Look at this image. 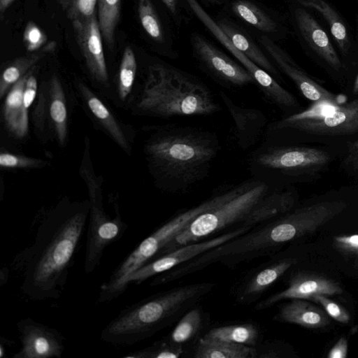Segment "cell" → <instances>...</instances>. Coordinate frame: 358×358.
<instances>
[{
	"label": "cell",
	"mask_w": 358,
	"mask_h": 358,
	"mask_svg": "<svg viewBox=\"0 0 358 358\" xmlns=\"http://www.w3.org/2000/svg\"><path fill=\"white\" fill-rule=\"evenodd\" d=\"M48 101L50 121L57 141L63 145L67 136V110L63 87L56 75L50 80Z\"/></svg>",
	"instance_id": "4316f807"
},
{
	"label": "cell",
	"mask_w": 358,
	"mask_h": 358,
	"mask_svg": "<svg viewBox=\"0 0 358 358\" xmlns=\"http://www.w3.org/2000/svg\"><path fill=\"white\" fill-rule=\"evenodd\" d=\"M71 22L76 41L91 75L99 83H108V74L102 45V35L96 15L75 20Z\"/></svg>",
	"instance_id": "5bb4252c"
},
{
	"label": "cell",
	"mask_w": 358,
	"mask_h": 358,
	"mask_svg": "<svg viewBox=\"0 0 358 358\" xmlns=\"http://www.w3.org/2000/svg\"><path fill=\"white\" fill-rule=\"evenodd\" d=\"M161 1L165 6L175 24L180 27L182 20L180 0H161Z\"/></svg>",
	"instance_id": "ab89813d"
},
{
	"label": "cell",
	"mask_w": 358,
	"mask_h": 358,
	"mask_svg": "<svg viewBox=\"0 0 358 358\" xmlns=\"http://www.w3.org/2000/svg\"><path fill=\"white\" fill-rule=\"evenodd\" d=\"M98 22L103 38L112 49L115 41V31L118 24L121 0H98Z\"/></svg>",
	"instance_id": "f546056e"
},
{
	"label": "cell",
	"mask_w": 358,
	"mask_h": 358,
	"mask_svg": "<svg viewBox=\"0 0 358 358\" xmlns=\"http://www.w3.org/2000/svg\"><path fill=\"white\" fill-rule=\"evenodd\" d=\"M202 315L199 308H192L187 312L173 329L170 343L180 345L192 339L200 330Z\"/></svg>",
	"instance_id": "1f68e13d"
},
{
	"label": "cell",
	"mask_w": 358,
	"mask_h": 358,
	"mask_svg": "<svg viewBox=\"0 0 358 358\" xmlns=\"http://www.w3.org/2000/svg\"><path fill=\"white\" fill-rule=\"evenodd\" d=\"M216 22L238 50L273 77H280L278 69L244 29L227 17Z\"/></svg>",
	"instance_id": "d6986e66"
},
{
	"label": "cell",
	"mask_w": 358,
	"mask_h": 358,
	"mask_svg": "<svg viewBox=\"0 0 358 358\" xmlns=\"http://www.w3.org/2000/svg\"><path fill=\"white\" fill-rule=\"evenodd\" d=\"M138 107L162 117L209 115L221 110L206 85L186 73L162 64L150 66Z\"/></svg>",
	"instance_id": "277c9868"
},
{
	"label": "cell",
	"mask_w": 358,
	"mask_h": 358,
	"mask_svg": "<svg viewBox=\"0 0 358 358\" xmlns=\"http://www.w3.org/2000/svg\"><path fill=\"white\" fill-rule=\"evenodd\" d=\"M136 60L132 49L127 46L124 50L118 75L117 90L120 98L124 101L130 94L136 73Z\"/></svg>",
	"instance_id": "d6a6232c"
},
{
	"label": "cell",
	"mask_w": 358,
	"mask_h": 358,
	"mask_svg": "<svg viewBox=\"0 0 358 358\" xmlns=\"http://www.w3.org/2000/svg\"><path fill=\"white\" fill-rule=\"evenodd\" d=\"M252 228L253 227L250 226H238V228L213 238L189 243L155 257L128 277L125 282L126 287L130 284L139 285L150 278L169 271L208 250L246 233Z\"/></svg>",
	"instance_id": "30bf717a"
},
{
	"label": "cell",
	"mask_w": 358,
	"mask_h": 358,
	"mask_svg": "<svg viewBox=\"0 0 358 358\" xmlns=\"http://www.w3.org/2000/svg\"><path fill=\"white\" fill-rule=\"evenodd\" d=\"M301 5L315 8L328 22L331 32L343 52L348 50L350 43L346 30L341 18L337 13L324 0H294Z\"/></svg>",
	"instance_id": "f1b7e54d"
},
{
	"label": "cell",
	"mask_w": 358,
	"mask_h": 358,
	"mask_svg": "<svg viewBox=\"0 0 358 358\" xmlns=\"http://www.w3.org/2000/svg\"><path fill=\"white\" fill-rule=\"evenodd\" d=\"M15 0H0V19L3 20L4 14Z\"/></svg>",
	"instance_id": "7bdbcfd3"
},
{
	"label": "cell",
	"mask_w": 358,
	"mask_h": 358,
	"mask_svg": "<svg viewBox=\"0 0 358 358\" xmlns=\"http://www.w3.org/2000/svg\"><path fill=\"white\" fill-rule=\"evenodd\" d=\"M45 33L33 21H29L23 33V43L27 52H34L42 49L46 44Z\"/></svg>",
	"instance_id": "e575fe53"
},
{
	"label": "cell",
	"mask_w": 358,
	"mask_h": 358,
	"mask_svg": "<svg viewBox=\"0 0 358 358\" xmlns=\"http://www.w3.org/2000/svg\"><path fill=\"white\" fill-rule=\"evenodd\" d=\"M343 289L335 281L325 277L308 273H297L289 280L287 289L273 294L259 302L255 309L262 310L267 309L275 303L284 299H308L319 294L327 296L340 294Z\"/></svg>",
	"instance_id": "9a60e30c"
},
{
	"label": "cell",
	"mask_w": 358,
	"mask_h": 358,
	"mask_svg": "<svg viewBox=\"0 0 358 358\" xmlns=\"http://www.w3.org/2000/svg\"><path fill=\"white\" fill-rule=\"evenodd\" d=\"M295 203L292 191H270L256 204L240 226L256 225L289 213Z\"/></svg>",
	"instance_id": "ffe728a7"
},
{
	"label": "cell",
	"mask_w": 358,
	"mask_h": 358,
	"mask_svg": "<svg viewBox=\"0 0 358 358\" xmlns=\"http://www.w3.org/2000/svg\"><path fill=\"white\" fill-rule=\"evenodd\" d=\"M255 347L202 337L194 350L196 358H255Z\"/></svg>",
	"instance_id": "484cf974"
},
{
	"label": "cell",
	"mask_w": 358,
	"mask_h": 358,
	"mask_svg": "<svg viewBox=\"0 0 358 358\" xmlns=\"http://www.w3.org/2000/svg\"><path fill=\"white\" fill-rule=\"evenodd\" d=\"M352 92L355 94H358V74H357V78H356V79L355 80Z\"/></svg>",
	"instance_id": "bcb514c9"
},
{
	"label": "cell",
	"mask_w": 358,
	"mask_h": 358,
	"mask_svg": "<svg viewBox=\"0 0 358 358\" xmlns=\"http://www.w3.org/2000/svg\"><path fill=\"white\" fill-rule=\"evenodd\" d=\"M90 169H83L90 196L89 223L87 229L84 270L92 273L99 265L105 249L120 240L128 224L120 216L117 207L112 218L104 211L101 187L93 178Z\"/></svg>",
	"instance_id": "ba28073f"
},
{
	"label": "cell",
	"mask_w": 358,
	"mask_h": 358,
	"mask_svg": "<svg viewBox=\"0 0 358 358\" xmlns=\"http://www.w3.org/2000/svg\"><path fill=\"white\" fill-rule=\"evenodd\" d=\"M296 262V258L286 257L267 262L253 269L237 289L238 302L245 304L256 301Z\"/></svg>",
	"instance_id": "2e32d148"
},
{
	"label": "cell",
	"mask_w": 358,
	"mask_h": 358,
	"mask_svg": "<svg viewBox=\"0 0 358 358\" xmlns=\"http://www.w3.org/2000/svg\"><path fill=\"white\" fill-rule=\"evenodd\" d=\"M203 337L255 347L258 341L259 331L252 324H231L215 327Z\"/></svg>",
	"instance_id": "83f0119b"
},
{
	"label": "cell",
	"mask_w": 358,
	"mask_h": 358,
	"mask_svg": "<svg viewBox=\"0 0 358 358\" xmlns=\"http://www.w3.org/2000/svg\"><path fill=\"white\" fill-rule=\"evenodd\" d=\"M270 187L269 185L258 179L243 182L238 193L192 220L155 257L198 242L233 224L241 225L256 204L270 191Z\"/></svg>",
	"instance_id": "8992f818"
},
{
	"label": "cell",
	"mask_w": 358,
	"mask_h": 358,
	"mask_svg": "<svg viewBox=\"0 0 358 358\" xmlns=\"http://www.w3.org/2000/svg\"><path fill=\"white\" fill-rule=\"evenodd\" d=\"M348 354V341L345 337H341L330 350L328 358H345Z\"/></svg>",
	"instance_id": "b9f144b4"
},
{
	"label": "cell",
	"mask_w": 358,
	"mask_h": 358,
	"mask_svg": "<svg viewBox=\"0 0 358 358\" xmlns=\"http://www.w3.org/2000/svg\"><path fill=\"white\" fill-rule=\"evenodd\" d=\"M275 320L307 328H321L330 323L328 315L320 308L300 299L284 304Z\"/></svg>",
	"instance_id": "44dd1931"
},
{
	"label": "cell",
	"mask_w": 358,
	"mask_h": 358,
	"mask_svg": "<svg viewBox=\"0 0 358 358\" xmlns=\"http://www.w3.org/2000/svg\"><path fill=\"white\" fill-rule=\"evenodd\" d=\"M80 92L91 113L113 139L125 151L130 147L117 120L104 103L83 83L78 85Z\"/></svg>",
	"instance_id": "cb8c5ba5"
},
{
	"label": "cell",
	"mask_w": 358,
	"mask_h": 358,
	"mask_svg": "<svg viewBox=\"0 0 358 358\" xmlns=\"http://www.w3.org/2000/svg\"><path fill=\"white\" fill-rule=\"evenodd\" d=\"M56 43L52 41L42 49L34 52L19 57L9 63L2 71L0 77V98L8 92L10 89L24 77L45 55L55 50Z\"/></svg>",
	"instance_id": "603a6c76"
},
{
	"label": "cell",
	"mask_w": 358,
	"mask_h": 358,
	"mask_svg": "<svg viewBox=\"0 0 358 358\" xmlns=\"http://www.w3.org/2000/svg\"><path fill=\"white\" fill-rule=\"evenodd\" d=\"M311 301L320 303L334 320L343 324H348L350 322L349 313L343 306L329 299L327 295H316Z\"/></svg>",
	"instance_id": "74e56055"
},
{
	"label": "cell",
	"mask_w": 358,
	"mask_h": 358,
	"mask_svg": "<svg viewBox=\"0 0 358 358\" xmlns=\"http://www.w3.org/2000/svg\"><path fill=\"white\" fill-rule=\"evenodd\" d=\"M71 0H58L64 10L66 8Z\"/></svg>",
	"instance_id": "f6af8a7d"
},
{
	"label": "cell",
	"mask_w": 358,
	"mask_h": 358,
	"mask_svg": "<svg viewBox=\"0 0 358 358\" xmlns=\"http://www.w3.org/2000/svg\"><path fill=\"white\" fill-rule=\"evenodd\" d=\"M208 282L179 287L149 296L122 309L102 329L101 339L113 345H132L169 324L178 313L210 292Z\"/></svg>",
	"instance_id": "3957f363"
},
{
	"label": "cell",
	"mask_w": 358,
	"mask_h": 358,
	"mask_svg": "<svg viewBox=\"0 0 358 358\" xmlns=\"http://www.w3.org/2000/svg\"><path fill=\"white\" fill-rule=\"evenodd\" d=\"M232 13L243 22L262 33L274 34L278 31V23L262 6L251 0H234L230 4Z\"/></svg>",
	"instance_id": "d4e9b609"
},
{
	"label": "cell",
	"mask_w": 358,
	"mask_h": 358,
	"mask_svg": "<svg viewBox=\"0 0 358 358\" xmlns=\"http://www.w3.org/2000/svg\"><path fill=\"white\" fill-rule=\"evenodd\" d=\"M45 162L32 157H28L8 152H1L0 166L7 169L39 168L45 166Z\"/></svg>",
	"instance_id": "d590c367"
},
{
	"label": "cell",
	"mask_w": 358,
	"mask_h": 358,
	"mask_svg": "<svg viewBox=\"0 0 358 358\" xmlns=\"http://www.w3.org/2000/svg\"><path fill=\"white\" fill-rule=\"evenodd\" d=\"M220 150L215 133L178 124L162 128L145 146L159 186L171 193L187 192L204 180Z\"/></svg>",
	"instance_id": "7a4b0ae2"
},
{
	"label": "cell",
	"mask_w": 358,
	"mask_h": 358,
	"mask_svg": "<svg viewBox=\"0 0 358 358\" xmlns=\"http://www.w3.org/2000/svg\"><path fill=\"white\" fill-rule=\"evenodd\" d=\"M194 54L203 69L217 81L228 87L255 83L250 73L199 34L191 36Z\"/></svg>",
	"instance_id": "8fae6325"
},
{
	"label": "cell",
	"mask_w": 358,
	"mask_h": 358,
	"mask_svg": "<svg viewBox=\"0 0 358 358\" xmlns=\"http://www.w3.org/2000/svg\"><path fill=\"white\" fill-rule=\"evenodd\" d=\"M89 213L90 201L59 205L39 223L32 243L15 257L12 266L20 274V289L28 299L62 296Z\"/></svg>",
	"instance_id": "6da1fadb"
},
{
	"label": "cell",
	"mask_w": 358,
	"mask_h": 358,
	"mask_svg": "<svg viewBox=\"0 0 358 358\" xmlns=\"http://www.w3.org/2000/svg\"><path fill=\"white\" fill-rule=\"evenodd\" d=\"M138 18L148 36L158 44L166 42V33L152 0H136Z\"/></svg>",
	"instance_id": "4dcf8cb0"
},
{
	"label": "cell",
	"mask_w": 358,
	"mask_h": 358,
	"mask_svg": "<svg viewBox=\"0 0 358 358\" xmlns=\"http://www.w3.org/2000/svg\"><path fill=\"white\" fill-rule=\"evenodd\" d=\"M243 183L220 192L203 203L173 217L143 239L114 269L101 287L98 301L109 302L127 289L128 277L158 253L192 220L201 213L217 207L239 192Z\"/></svg>",
	"instance_id": "5b68a950"
},
{
	"label": "cell",
	"mask_w": 358,
	"mask_h": 358,
	"mask_svg": "<svg viewBox=\"0 0 358 358\" xmlns=\"http://www.w3.org/2000/svg\"><path fill=\"white\" fill-rule=\"evenodd\" d=\"M329 161V154L316 148L264 145L253 152L249 163L256 179L269 185L277 176L313 173Z\"/></svg>",
	"instance_id": "52a82bcc"
},
{
	"label": "cell",
	"mask_w": 358,
	"mask_h": 358,
	"mask_svg": "<svg viewBox=\"0 0 358 358\" xmlns=\"http://www.w3.org/2000/svg\"><path fill=\"white\" fill-rule=\"evenodd\" d=\"M336 248L343 254L358 258V234L334 237Z\"/></svg>",
	"instance_id": "f35d334b"
},
{
	"label": "cell",
	"mask_w": 358,
	"mask_h": 358,
	"mask_svg": "<svg viewBox=\"0 0 358 358\" xmlns=\"http://www.w3.org/2000/svg\"><path fill=\"white\" fill-rule=\"evenodd\" d=\"M183 352L181 346L171 343L157 342L152 345L138 350L127 355L124 358H178Z\"/></svg>",
	"instance_id": "836d02e7"
},
{
	"label": "cell",
	"mask_w": 358,
	"mask_h": 358,
	"mask_svg": "<svg viewBox=\"0 0 358 358\" xmlns=\"http://www.w3.org/2000/svg\"><path fill=\"white\" fill-rule=\"evenodd\" d=\"M286 130H296L313 135L340 136L358 131V98L344 105H333L324 113L315 109L291 115L267 129L271 136Z\"/></svg>",
	"instance_id": "9c48e42d"
},
{
	"label": "cell",
	"mask_w": 358,
	"mask_h": 358,
	"mask_svg": "<svg viewBox=\"0 0 358 358\" xmlns=\"http://www.w3.org/2000/svg\"><path fill=\"white\" fill-rule=\"evenodd\" d=\"M259 41L278 67L296 85L301 94L315 103L337 104V98L306 74L271 38L261 35Z\"/></svg>",
	"instance_id": "4fadbf2b"
},
{
	"label": "cell",
	"mask_w": 358,
	"mask_h": 358,
	"mask_svg": "<svg viewBox=\"0 0 358 358\" xmlns=\"http://www.w3.org/2000/svg\"><path fill=\"white\" fill-rule=\"evenodd\" d=\"M294 15L298 28L306 42L332 68L338 70L341 61L327 33L304 9L296 8Z\"/></svg>",
	"instance_id": "ac0fdd59"
},
{
	"label": "cell",
	"mask_w": 358,
	"mask_h": 358,
	"mask_svg": "<svg viewBox=\"0 0 358 358\" xmlns=\"http://www.w3.org/2000/svg\"><path fill=\"white\" fill-rule=\"evenodd\" d=\"M344 161L348 167L358 171V138L349 145Z\"/></svg>",
	"instance_id": "60d3db41"
},
{
	"label": "cell",
	"mask_w": 358,
	"mask_h": 358,
	"mask_svg": "<svg viewBox=\"0 0 358 358\" xmlns=\"http://www.w3.org/2000/svg\"><path fill=\"white\" fill-rule=\"evenodd\" d=\"M98 0H71L64 10L71 21L90 17L95 13Z\"/></svg>",
	"instance_id": "8d00e7d4"
},
{
	"label": "cell",
	"mask_w": 358,
	"mask_h": 358,
	"mask_svg": "<svg viewBox=\"0 0 358 358\" xmlns=\"http://www.w3.org/2000/svg\"><path fill=\"white\" fill-rule=\"evenodd\" d=\"M220 96L234 121L233 134L237 145L241 149L247 150L265 131L266 116L260 110L237 105L223 91L220 92Z\"/></svg>",
	"instance_id": "e0dca14e"
},
{
	"label": "cell",
	"mask_w": 358,
	"mask_h": 358,
	"mask_svg": "<svg viewBox=\"0 0 358 358\" xmlns=\"http://www.w3.org/2000/svg\"><path fill=\"white\" fill-rule=\"evenodd\" d=\"M206 3L211 5L221 6L227 2V0H203Z\"/></svg>",
	"instance_id": "ee69618b"
},
{
	"label": "cell",
	"mask_w": 358,
	"mask_h": 358,
	"mask_svg": "<svg viewBox=\"0 0 358 358\" xmlns=\"http://www.w3.org/2000/svg\"><path fill=\"white\" fill-rule=\"evenodd\" d=\"M21 343L13 358H60L65 338L56 329L27 317L17 323Z\"/></svg>",
	"instance_id": "7c38bea8"
},
{
	"label": "cell",
	"mask_w": 358,
	"mask_h": 358,
	"mask_svg": "<svg viewBox=\"0 0 358 358\" xmlns=\"http://www.w3.org/2000/svg\"><path fill=\"white\" fill-rule=\"evenodd\" d=\"M27 73L10 89L3 107V117L7 129L20 138L24 137L28 132V115L23 109V95Z\"/></svg>",
	"instance_id": "7402d4cb"
}]
</instances>
